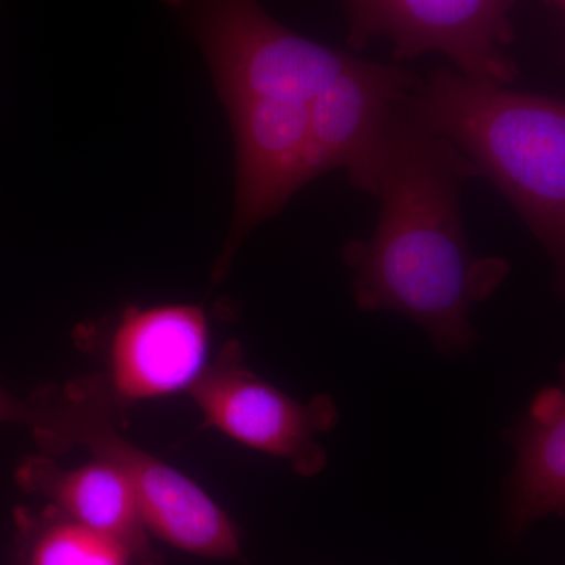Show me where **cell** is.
<instances>
[{"label":"cell","instance_id":"6da1fadb","mask_svg":"<svg viewBox=\"0 0 565 565\" xmlns=\"http://www.w3.org/2000/svg\"><path fill=\"white\" fill-rule=\"evenodd\" d=\"M475 177L459 148L408 120L396 104L374 192L377 225L370 239L344 250L356 305L407 316L441 352L475 343L471 308L508 273L503 259L476 258L465 236L460 191Z\"/></svg>","mask_w":565,"mask_h":565},{"label":"cell","instance_id":"7a4b0ae2","mask_svg":"<svg viewBox=\"0 0 565 565\" xmlns=\"http://www.w3.org/2000/svg\"><path fill=\"white\" fill-rule=\"evenodd\" d=\"M397 110L451 141L550 253L565 294V102L437 70Z\"/></svg>","mask_w":565,"mask_h":565},{"label":"cell","instance_id":"3957f363","mask_svg":"<svg viewBox=\"0 0 565 565\" xmlns=\"http://www.w3.org/2000/svg\"><path fill=\"white\" fill-rule=\"evenodd\" d=\"M114 407L103 379L50 390V418L36 438L52 451L84 446L118 468L148 531L167 544L207 559L239 557V533L221 505L188 476L122 437Z\"/></svg>","mask_w":565,"mask_h":565},{"label":"cell","instance_id":"277c9868","mask_svg":"<svg viewBox=\"0 0 565 565\" xmlns=\"http://www.w3.org/2000/svg\"><path fill=\"white\" fill-rule=\"evenodd\" d=\"M166 2L189 22L223 104L239 98L308 104L353 58L289 31L259 0Z\"/></svg>","mask_w":565,"mask_h":565},{"label":"cell","instance_id":"5b68a950","mask_svg":"<svg viewBox=\"0 0 565 565\" xmlns=\"http://www.w3.org/2000/svg\"><path fill=\"white\" fill-rule=\"evenodd\" d=\"M349 44L366 46L388 39L394 57L438 52L457 73L476 81L509 85L516 70L504 47L511 43L509 22L514 0H343Z\"/></svg>","mask_w":565,"mask_h":565},{"label":"cell","instance_id":"8992f818","mask_svg":"<svg viewBox=\"0 0 565 565\" xmlns=\"http://www.w3.org/2000/svg\"><path fill=\"white\" fill-rule=\"evenodd\" d=\"M189 393L204 423L237 444L286 460L307 478L326 467L327 452L318 437L337 424L333 401L292 399L253 373L236 341L223 345Z\"/></svg>","mask_w":565,"mask_h":565},{"label":"cell","instance_id":"52a82bcc","mask_svg":"<svg viewBox=\"0 0 565 565\" xmlns=\"http://www.w3.org/2000/svg\"><path fill=\"white\" fill-rule=\"evenodd\" d=\"M236 150L232 230L215 262L212 281L228 275L248 234L313 181L308 104L239 98L225 103Z\"/></svg>","mask_w":565,"mask_h":565},{"label":"cell","instance_id":"ba28073f","mask_svg":"<svg viewBox=\"0 0 565 565\" xmlns=\"http://www.w3.org/2000/svg\"><path fill=\"white\" fill-rule=\"evenodd\" d=\"M422 81L401 66L353 57L343 73L308 103L313 178L343 169L353 188L374 195L384 169L393 111Z\"/></svg>","mask_w":565,"mask_h":565},{"label":"cell","instance_id":"9c48e42d","mask_svg":"<svg viewBox=\"0 0 565 565\" xmlns=\"http://www.w3.org/2000/svg\"><path fill=\"white\" fill-rule=\"evenodd\" d=\"M207 343L195 305L128 308L111 333L104 386L115 405L189 392L206 370Z\"/></svg>","mask_w":565,"mask_h":565},{"label":"cell","instance_id":"30bf717a","mask_svg":"<svg viewBox=\"0 0 565 565\" xmlns=\"http://www.w3.org/2000/svg\"><path fill=\"white\" fill-rule=\"evenodd\" d=\"M17 481L62 515L120 542L136 565H159L136 493L107 460L92 456L90 462L62 468L51 457H31L18 468Z\"/></svg>","mask_w":565,"mask_h":565},{"label":"cell","instance_id":"8fae6325","mask_svg":"<svg viewBox=\"0 0 565 565\" xmlns=\"http://www.w3.org/2000/svg\"><path fill=\"white\" fill-rule=\"evenodd\" d=\"M565 514V386L544 390L516 441L509 519L515 531Z\"/></svg>","mask_w":565,"mask_h":565},{"label":"cell","instance_id":"7c38bea8","mask_svg":"<svg viewBox=\"0 0 565 565\" xmlns=\"http://www.w3.org/2000/svg\"><path fill=\"white\" fill-rule=\"evenodd\" d=\"M25 564L136 565V561L120 542L51 508L50 516L33 531Z\"/></svg>","mask_w":565,"mask_h":565},{"label":"cell","instance_id":"4fadbf2b","mask_svg":"<svg viewBox=\"0 0 565 565\" xmlns=\"http://www.w3.org/2000/svg\"><path fill=\"white\" fill-rule=\"evenodd\" d=\"M47 416L46 392L21 399L0 386V424L13 423L31 427L39 434Z\"/></svg>","mask_w":565,"mask_h":565},{"label":"cell","instance_id":"5bb4252c","mask_svg":"<svg viewBox=\"0 0 565 565\" xmlns=\"http://www.w3.org/2000/svg\"><path fill=\"white\" fill-rule=\"evenodd\" d=\"M555 2L559 3V6L565 10V0H555Z\"/></svg>","mask_w":565,"mask_h":565}]
</instances>
